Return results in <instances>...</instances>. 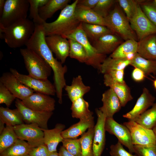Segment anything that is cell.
<instances>
[{"mask_svg": "<svg viewBox=\"0 0 156 156\" xmlns=\"http://www.w3.org/2000/svg\"><path fill=\"white\" fill-rule=\"evenodd\" d=\"M34 31L26 43V48L34 51L44 59L53 72L54 86L60 104L62 103V91L66 85L65 75L67 71L66 66L55 58L45 41L46 36L42 24H35Z\"/></svg>", "mask_w": 156, "mask_h": 156, "instance_id": "1", "label": "cell"}, {"mask_svg": "<svg viewBox=\"0 0 156 156\" xmlns=\"http://www.w3.org/2000/svg\"><path fill=\"white\" fill-rule=\"evenodd\" d=\"M34 23L28 19L16 21L5 27H0V37L10 48H16L25 45L35 29Z\"/></svg>", "mask_w": 156, "mask_h": 156, "instance_id": "2", "label": "cell"}, {"mask_svg": "<svg viewBox=\"0 0 156 156\" xmlns=\"http://www.w3.org/2000/svg\"><path fill=\"white\" fill-rule=\"evenodd\" d=\"M78 0H75L70 4H68L61 12L57 18L54 21L42 25L46 36L57 35L64 37L75 29L81 22L75 15V8Z\"/></svg>", "mask_w": 156, "mask_h": 156, "instance_id": "3", "label": "cell"}, {"mask_svg": "<svg viewBox=\"0 0 156 156\" xmlns=\"http://www.w3.org/2000/svg\"><path fill=\"white\" fill-rule=\"evenodd\" d=\"M116 3L104 18L106 27L113 34L125 41L133 40L138 41L136 34L132 29L129 21L117 2Z\"/></svg>", "mask_w": 156, "mask_h": 156, "instance_id": "4", "label": "cell"}, {"mask_svg": "<svg viewBox=\"0 0 156 156\" xmlns=\"http://www.w3.org/2000/svg\"><path fill=\"white\" fill-rule=\"evenodd\" d=\"M20 52L28 75L38 79H48L52 69L44 59L34 51L27 48L20 49Z\"/></svg>", "mask_w": 156, "mask_h": 156, "instance_id": "5", "label": "cell"}, {"mask_svg": "<svg viewBox=\"0 0 156 156\" xmlns=\"http://www.w3.org/2000/svg\"><path fill=\"white\" fill-rule=\"evenodd\" d=\"M28 0H6L0 16V27H5L19 20L27 18Z\"/></svg>", "mask_w": 156, "mask_h": 156, "instance_id": "6", "label": "cell"}, {"mask_svg": "<svg viewBox=\"0 0 156 156\" xmlns=\"http://www.w3.org/2000/svg\"><path fill=\"white\" fill-rule=\"evenodd\" d=\"M64 38L74 40L80 43L85 49L88 57L86 64L90 66L99 70L100 66L107 57L106 55L99 53L90 42L82 26L81 23L75 29Z\"/></svg>", "mask_w": 156, "mask_h": 156, "instance_id": "7", "label": "cell"}, {"mask_svg": "<svg viewBox=\"0 0 156 156\" xmlns=\"http://www.w3.org/2000/svg\"><path fill=\"white\" fill-rule=\"evenodd\" d=\"M13 128L18 138L26 140L31 147L34 148L44 144L43 131L37 125L23 123Z\"/></svg>", "mask_w": 156, "mask_h": 156, "instance_id": "8", "label": "cell"}, {"mask_svg": "<svg viewBox=\"0 0 156 156\" xmlns=\"http://www.w3.org/2000/svg\"><path fill=\"white\" fill-rule=\"evenodd\" d=\"M129 21L136 34L138 41L149 35L156 34V27L144 14L139 4L134 15Z\"/></svg>", "mask_w": 156, "mask_h": 156, "instance_id": "9", "label": "cell"}, {"mask_svg": "<svg viewBox=\"0 0 156 156\" xmlns=\"http://www.w3.org/2000/svg\"><path fill=\"white\" fill-rule=\"evenodd\" d=\"M16 108L21 113L23 120L27 124L37 125L42 129H48L49 120L53 114V112H44L36 111L25 106L21 100L18 99L15 101Z\"/></svg>", "mask_w": 156, "mask_h": 156, "instance_id": "10", "label": "cell"}, {"mask_svg": "<svg viewBox=\"0 0 156 156\" xmlns=\"http://www.w3.org/2000/svg\"><path fill=\"white\" fill-rule=\"evenodd\" d=\"M123 124L129 130L134 145L156 144V138L152 129L145 128L132 120L125 122Z\"/></svg>", "mask_w": 156, "mask_h": 156, "instance_id": "11", "label": "cell"}, {"mask_svg": "<svg viewBox=\"0 0 156 156\" xmlns=\"http://www.w3.org/2000/svg\"><path fill=\"white\" fill-rule=\"evenodd\" d=\"M10 71L22 83L36 92L49 95H54L56 94L54 85L48 79L42 80L36 79L29 75L21 74L13 68H10Z\"/></svg>", "mask_w": 156, "mask_h": 156, "instance_id": "12", "label": "cell"}, {"mask_svg": "<svg viewBox=\"0 0 156 156\" xmlns=\"http://www.w3.org/2000/svg\"><path fill=\"white\" fill-rule=\"evenodd\" d=\"M105 129L106 131L115 135L118 141L128 148L129 152L135 153L130 131L125 126L119 124L113 118H106Z\"/></svg>", "mask_w": 156, "mask_h": 156, "instance_id": "13", "label": "cell"}, {"mask_svg": "<svg viewBox=\"0 0 156 156\" xmlns=\"http://www.w3.org/2000/svg\"><path fill=\"white\" fill-rule=\"evenodd\" d=\"M2 83L16 98L22 101L34 91L22 83L10 72L3 73L0 78Z\"/></svg>", "mask_w": 156, "mask_h": 156, "instance_id": "14", "label": "cell"}, {"mask_svg": "<svg viewBox=\"0 0 156 156\" xmlns=\"http://www.w3.org/2000/svg\"><path fill=\"white\" fill-rule=\"evenodd\" d=\"M21 101L27 107L37 111L50 112L55 109V99L49 95L40 92L34 93Z\"/></svg>", "mask_w": 156, "mask_h": 156, "instance_id": "15", "label": "cell"}, {"mask_svg": "<svg viewBox=\"0 0 156 156\" xmlns=\"http://www.w3.org/2000/svg\"><path fill=\"white\" fill-rule=\"evenodd\" d=\"M95 112L97 119L94 127L93 150L94 156H101L105 144V122L106 118L99 109L96 108Z\"/></svg>", "mask_w": 156, "mask_h": 156, "instance_id": "16", "label": "cell"}, {"mask_svg": "<svg viewBox=\"0 0 156 156\" xmlns=\"http://www.w3.org/2000/svg\"><path fill=\"white\" fill-rule=\"evenodd\" d=\"M45 39L52 53L62 64H64L69 56L70 44L68 40L57 35L46 36Z\"/></svg>", "mask_w": 156, "mask_h": 156, "instance_id": "17", "label": "cell"}, {"mask_svg": "<svg viewBox=\"0 0 156 156\" xmlns=\"http://www.w3.org/2000/svg\"><path fill=\"white\" fill-rule=\"evenodd\" d=\"M155 97L146 88L143 89L142 92L133 108L129 112L123 115L129 120H133L138 117L155 103Z\"/></svg>", "mask_w": 156, "mask_h": 156, "instance_id": "18", "label": "cell"}, {"mask_svg": "<svg viewBox=\"0 0 156 156\" xmlns=\"http://www.w3.org/2000/svg\"><path fill=\"white\" fill-rule=\"evenodd\" d=\"M124 40L114 34L104 35L93 42L92 45L99 54H112Z\"/></svg>", "mask_w": 156, "mask_h": 156, "instance_id": "19", "label": "cell"}, {"mask_svg": "<svg viewBox=\"0 0 156 156\" xmlns=\"http://www.w3.org/2000/svg\"><path fill=\"white\" fill-rule=\"evenodd\" d=\"M102 101L103 105L98 109L106 118H113L114 115L122 107L118 97L110 88L103 94Z\"/></svg>", "mask_w": 156, "mask_h": 156, "instance_id": "20", "label": "cell"}, {"mask_svg": "<svg viewBox=\"0 0 156 156\" xmlns=\"http://www.w3.org/2000/svg\"><path fill=\"white\" fill-rule=\"evenodd\" d=\"M104 85L112 89L118 97L122 107L133 99L129 87L125 82L123 83L116 81L108 74H104Z\"/></svg>", "mask_w": 156, "mask_h": 156, "instance_id": "21", "label": "cell"}, {"mask_svg": "<svg viewBox=\"0 0 156 156\" xmlns=\"http://www.w3.org/2000/svg\"><path fill=\"white\" fill-rule=\"evenodd\" d=\"M65 128L64 125L57 124L52 129H42L44 133V143L50 153L57 152L58 144L62 142L63 138L61 133Z\"/></svg>", "mask_w": 156, "mask_h": 156, "instance_id": "22", "label": "cell"}, {"mask_svg": "<svg viewBox=\"0 0 156 156\" xmlns=\"http://www.w3.org/2000/svg\"><path fill=\"white\" fill-rule=\"evenodd\" d=\"M137 53L146 59L156 61V34L138 41Z\"/></svg>", "mask_w": 156, "mask_h": 156, "instance_id": "23", "label": "cell"}, {"mask_svg": "<svg viewBox=\"0 0 156 156\" xmlns=\"http://www.w3.org/2000/svg\"><path fill=\"white\" fill-rule=\"evenodd\" d=\"M75 15L76 19L81 23L98 24L106 27L105 18L92 9L77 4L75 10Z\"/></svg>", "mask_w": 156, "mask_h": 156, "instance_id": "24", "label": "cell"}, {"mask_svg": "<svg viewBox=\"0 0 156 156\" xmlns=\"http://www.w3.org/2000/svg\"><path fill=\"white\" fill-rule=\"evenodd\" d=\"M94 117L92 116L88 118L80 120L77 123L63 131L61 135L63 138H77L83 134L87 129L94 126Z\"/></svg>", "mask_w": 156, "mask_h": 156, "instance_id": "25", "label": "cell"}, {"mask_svg": "<svg viewBox=\"0 0 156 156\" xmlns=\"http://www.w3.org/2000/svg\"><path fill=\"white\" fill-rule=\"evenodd\" d=\"M64 89L68 96L72 102L80 98L88 92L90 87L85 85L83 82L81 75L73 77L72 84L70 86L66 85Z\"/></svg>", "mask_w": 156, "mask_h": 156, "instance_id": "26", "label": "cell"}, {"mask_svg": "<svg viewBox=\"0 0 156 156\" xmlns=\"http://www.w3.org/2000/svg\"><path fill=\"white\" fill-rule=\"evenodd\" d=\"M70 1V0H48L45 5L39 8V16L42 20L46 22L56 12L59 10H62L65 8Z\"/></svg>", "mask_w": 156, "mask_h": 156, "instance_id": "27", "label": "cell"}, {"mask_svg": "<svg viewBox=\"0 0 156 156\" xmlns=\"http://www.w3.org/2000/svg\"><path fill=\"white\" fill-rule=\"evenodd\" d=\"M89 107L88 102L83 97L75 100L72 102L70 108L72 117L81 120L92 116L93 112L89 109Z\"/></svg>", "mask_w": 156, "mask_h": 156, "instance_id": "28", "label": "cell"}, {"mask_svg": "<svg viewBox=\"0 0 156 156\" xmlns=\"http://www.w3.org/2000/svg\"><path fill=\"white\" fill-rule=\"evenodd\" d=\"M33 148L27 142L18 139L13 145L0 153V156H29Z\"/></svg>", "mask_w": 156, "mask_h": 156, "instance_id": "29", "label": "cell"}, {"mask_svg": "<svg viewBox=\"0 0 156 156\" xmlns=\"http://www.w3.org/2000/svg\"><path fill=\"white\" fill-rule=\"evenodd\" d=\"M0 119L6 124L12 126L24 123L22 116L17 109H11L8 107H0Z\"/></svg>", "mask_w": 156, "mask_h": 156, "instance_id": "30", "label": "cell"}, {"mask_svg": "<svg viewBox=\"0 0 156 156\" xmlns=\"http://www.w3.org/2000/svg\"><path fill=\"white\" fill-rule=\"evenodd\" d=\"M131 61L126 58L107 57L101 64L99 71L104 74L111 70H124Z\"/></svg>", "mask_w": 156, "mask_h": 156, "instance_id": "31", "label": "cell"}, {"mask_svg": "<svg viewBox=\"0 0 156 156\" xmlns=\"http://www.w3.org/2000/svg\"><path fill=\"white\" fill-rule=\"evenodd\" d=\"M82 28L87 36L93 42L106 34H113L107 27L95 24L81 23Z\"/></svg>", "mask_w": 156, "mask_h": 156, "instance_id": "32", "label": "cell"}, {"mask_svg": "<svg viewBox=\"0 0 156 156\" xmlns=\"http://www.w3.org/2000/svg\"><path fill=\"white\" fill-rule=\"evenodd\" d=\"M130 65L142 70L145 75L156 74V61L145 59L137 53Z\"/></svg>", "mask_w": 156, "mask_h": 156, "instance_id": "33", "label": "cell"}, {"mask_svg": "<svg viewBox=\"0 0 156 156\" xmlns=\"http://www.w3.org/2000/svg\"><path fill=\"white\" fill-rule=\"evenodd\" d=\"M138 41L128 40L123 42L109 55L114 58H125L126 56L132 53H137Z\"/></svg>", "mask_w": 156, "mask_h": 156, "instance_id": "34", "label": "cell"}, {"mask_svg": "<svg viewBox=\"0 0 156 156\" xmlns=\"http://www.w3.org/2000/svg\"><path fill=\"white\" fill-rule=\"evenodd\" d=\"M144 127L152 129L156 125V102L151 108L133 120Z\"/></svg>", "mask_w": 156, "mask_h": 156, "instance_id": "35", "label": "cell"}, {"mask_svg": "<svg viewBox=\"0 0 156 156\" xmlns=\"http://www.w3.org/2000/svg\"><path fill=\"white\" fill-rule=\"evenodd\" d=\"M13 127L6 125L0 135V153L13 145L18 139Z\"/></svg>", "mask_w": 156, "mask_h": 156, "instance_id": "36", "label": "cell"}, {"mask_svg": "<svg viewBox=\"0 0 156 156\" xmlns=\"http://www.w3.org/2000/svg\"><path fill=\"white\" fill-rule=\"evenodd\" d=\"M70 44L69 56L79 62L85 63L88 61L86 52L82 45L77 41L71 39H68Z\"/></svg>", "mask_w": 156, "mask_h": 156, "instance_id": "37", "label": "cell"}, {"mask_svg": "<svg viewBox=\"0 0 156 156\" xmlns=\"http://www.w3.org/2000/svg\"><path fill=\"white\" fill-rule=\"evenodd\" d=\"M94 127L88 129L80 138L81 149V156H94L93 142Z\"/></svg>", "mask_w": 156, "mask_h": 156, "instance_id": "38", "label": "cell"}, {"mask_svg": "<svg viewBox=\"0 0 156 156\" xmlns=\"http://www.w3.org/2000/svg\"><path fill=\"white\" fill-rule=\"evenodd\" d=\"M29 3V16L35 24H42L45 21L39 16L38 9L45 5L48 0H28Z\"/></svg>", "mask_w": 156, "mask_h": 156, "instance_id": "39", "label": "cell"}, {"mask_svg": "<svg viewBox=\"0 0 156 156\" xmlns=\"http://www.w3.org/2000/svg\"><path fill=\"white\" fill-rule=\"evenodd\" d=\"M116 2L122 9L129 21L135 13L137 7L139 4L140 0H116Z\"/></svg>", "mask_w": 156, "mask_h": 156, "instance_id": "40", "label": "cell"}, {"mask_svg": "<svg viewBox=\"0 0 156 156\" xmlns=\"http://www.w3.org/2000/svg\"><path fill=\"white\" fill-rule=\"evenodd\" d=\"M63 146L75 156H81V149L80 138H64Z\"/></svg>", "mask_w": 156, "mask_h": 156, "instance_id": "41", "label": "cell"}, {"mask_svg": "<svg viewBox=\"0 0 156 156\" xmlns=\"http://www.w3.org/2000/svg\"><path fill=\"white\" fill-rule=\"evenodd\" d=\"M116 2L114 0H99L93 10L105 18L108 15L111 8Z\"/></svg>", "mask_w": 156, "mask_h": 156, "instance_id": "42", "label": "cell"}, {"mask_svg": "<svg viewBox=\"0 0 156 156\" xmlns=\"http://www.w3.org/2000/svg\"><path fill=\"white\" fill-rule=\"evenodd\" d=\"M143 12L150 21L156 27V6L152 1H143L139 3Z\"/></svg>", "mask_w": 156, "mask_h": 156, "instance_id": "43", "label": "cell"}, {"mask_svg": "<svg viewBox=\"0 0 156 156\" xmlns=\"http://www.w3.org/2000/svg\"><path fill=\"white\" fill-rule=\"evenodd\" d=\"M135 153L137 156H156V144L134 145Z\"/></svg>", "mask_w": 156, "mask_h": 156, "instance_id": "44", "label": "cell"}, {"mask_svg": "<svg viewBox=\"0 0 156 156\" xmlns=\"http://www.w3.org/2000/svg\"><path fill=\"white\" fill-rule=\"evenodd\" d=\"M2 83L0 82V104H5L9 107L16 98Z\"/></svg>", "mask_w": 156, "mask_h": 156, "instance_id": "45", "label": "cell"}, {"mask_svg": "<svg viewBox=\"0 0 156 156\" xmlns=\"http://www.w3.org/2000/svg\"><path fill=\"white\" fill-rule=\"evenodd\" d=\"M110 148L109 154L111 156H137L126 151L118 141L116 144L112 145Z\"/></svg>", "mask_w": 156, "mask_h": 156, "instance_id": "46", "label": "cell"}, {"mask_svg": "<svg viewBox=\"0 0 156 156\" xmlns=\"http://www.w3.org/2000/svg\"><path fill=\"white\" fill-rule=\"evenodd\" d=\"M50 154L47 147L44 144L33 148L30 152L29 156H49Z\"/></svg>", "mask_w": 156, "mask_h": 156, "instance_id": "47", "label": "cell"}, {"mask_svg": "<svg viewBox=\"0 0 156 156\" xmlns=\"http://www.w3.org/2000/svg\"><path fill=\"white\" fill-rule=\"evenodd\" d=\"M124 73V70L123 69L111 70L106 74L109 75L116 81L123 83L125 82L123 79Z\"/></svg>", "mask_w": 156, "mask_h": 156, "instance_id": "48", "label": "cell"}, {"mask_svg": "<svg viewBox=\"0 0 156 156\" xmlns=\"http://www.w3.org/2000/svg\"><path fill=\"white\" fill-rule=\"evenodd\" d=\"M145 76L144 73L142 70L136 68H135L132 73L133 79L134 81L137 82L144 80Z\"/></svg>", "mask_w": 156, "mask_h": 156, "instance_id": "49", "label": "cell"}, {"mask_svg": "<svg viewBox=\"0 0 156 156\" xmlns=\"http://www.w3.org/2000/svg\"><path fill=\"white\" fill-rule=\"evenodd\" d=\"M99 0H78L77 4L92 9Z\"/></svg>", "mask_w": 156, "mask_h": 156, "instance_id": "50", "label": "cell"}, {"mask_svg": "<svg viewBox=\"0 0 156 156\" xmlns=\"http://www.w3.org/2000/svg\"><path fill=\"white\" fill-rule=\"evenodd\" d=\"M59 156H75L68 151L63 146H61L58 153Z\"/></svg>", "mask_w": 156, "mask_h": 156, "instance_id": "51", "label": "cell"}, {"mask_svg": "<svg viewBox=\"0 0 156 156\" xmlns=\"http://www.w3.org/2000/svg\"><path fill=\"white\" fill-rule=\"evenodd\" d=\"M5 0H0V16L1 15L4 9Z\"/></svg>", "mask_w": 156, "mask_h": 156, "instance_id": "52", "label": "cell"}, {"mask_svg": "<svg viewBox=\"0 0 156 156\" xmlns=\"http://www.w3.org/2000/svg\"><path fill=\"white\" fill-rule=\"evenodd\" d=\"M5 123L0 119V134H1L4 130L5 127H4Z\"/></svg>", "mask_w": 156, "mask_h": 156, "instance_id": "53", "label": "cell"}, {"mask_svg": "<svg viewBox=\"0 0 156 156\" xmlns=\"http://www.w3.org/2000/svg\"><path fill=\"white\" fill-rule=\"evenodd\" d=\"M49 156H59V155L57 152H55L50 153Z\"/></svg>", "mask_w": 156, "mask_h": 156, "instance_id": "54", "label": "cell"}, {"mask_svg": "<svg viewBox=\"0 0 156 156\" xmlns=\"http://www.w3.org/2000/svg\"><path fill=\"white\" fill-rule=\"evenodd\" d=\"M154 133L156 140V125L152 129Z\"/></svg>", "mask_w": 156, "mask_h": 156, "instance_id": "55", "label": "cell"}, {"mask_svg": "<svg viewBox=\"0 0 156 156\" xmlns=\"http://www.w3.org/2000/svg\"><path fill=\"white\" fill-rule=\"evenodd\" d=\"M153 86L156 89V79L153 82Z\"/></svg>", "mask_w": 156, "mask_h": 156, "instance_id": "56", "label": "cell"}, {"mask_svg": "<svg viewBox=\"0 0 156 156\" xmlns=\"http://www.w3.org/2000/svg\"><path fill=\"white\" fill-rule=\"evenodd\" d=\"M153 3L156 6V0L152 1Z\"/></svg>", "mask_w": 156, "mask_h": 156, "instance_id": "57", "label": "cell"}]
</instances>
